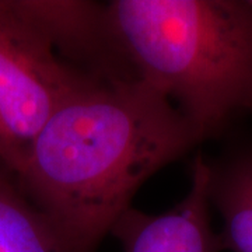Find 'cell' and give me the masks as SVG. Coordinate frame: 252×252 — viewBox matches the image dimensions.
<instances>
[{
    "instance_id": "cell-1",
    "label": "cell",
    "mask_w": 252,
    "mask_h": 252,
    "mask_svg": "<svg viewBox=\"0 0 252 252\" xmlns=\"http://www.w3.org/2000/svg\"><path fill=\"white\" fill-rule=\"evenodd\" d=\"M200 142L143 81H89L49 118L16 180L64 252H95L137 189Z\"/></svg>"
},
{
    "instance_id": "cell-2",
    "label": "cell",
    "mask_w": 252,
    "mask_h": 252,
    "mask_svg": "<svg viewBox=\"0 0 252 252\" xmlns=\"http://www.w3.org/2000/svg\"><path fill=\"white\" fill-rule=\"evenodd\" d=\"M109 14L139 80L202 142L252 112V6L241 0H114Z\"/></svg>"
},
{
    "instance_id": "cell-3",
    "label": "cell",
    "mask_w": 252,
    "mask_h": 252,
    "mask_svg": "<svg viewBox=\"0 0 252 252\" xmlns=\"http://www.w3.org/2000/svg\"><path fill=\"white\" fill-rule=\"evenodd\" d=\"M89 81L62 62L18 0H0V167L16 177L49 118Z\"/></svg>"
},
{
    "instance_id": "cell-4",
    "label": "cell",
    "mask_w": 252,
    "mask_h": 252,
    "mask_svg": "<svg viewBox=\"0 0 252 252\" xmlns=\"http://www.w3.org/2000/svg\"><path fill=\"white\" fill-rule=\"evenodd\" d=\"M56 55L91 81L139 80L111 20L108 3L89 0H18Z\"/></svg>"
},
{
    "instance_id": "cell-5",
    "label": "cell",
    "mask_w": 252,
    "mask_h": 252,
    "mask_svg": "<svg viewBox=\"0 0 252 252\" xmlns=\"http://www.w3.org/2000/svg\"><path fill=\"white\" fill-rule=\"evenodd\" d=\"M210 162L196 154L185 198L161 215L130 207L111 230L124 252H221L220 235L210 223Z\"/></svg>"
},
{
    "instance_id": "cell-6",
    "label": "cell",
    "mask_w": 252,
    "mask_h": 252,
    "mask_svg": "<svg viewBox=\"0 0 252 252\" xmlns=\"http://www.w3.org/2000/svg\"><path fill=\"white\" fill-rule=\"evenodd\" d=\"M209 198L223 217V251L252 252V152L210 164Z\"/></svg>"
},
{
    "instance_id": "cell-7",
    "label": "cell",
    "mask_w": 252,
    "mask_h": 252,
    "mask_svg": "<svg viewBox=\"0 0 252 252\" xmlns=\"http://www.w3.org/2000/svg\"><path fill=\"white\" fill-rule=\"evenodd\" d=\"M0 252H64L58 234L27 198L13 174L0 167Z\"/></svg>"
},
{
    "instance_id": "cell-8",
    "label": "cell",
    "mask_w": 252,
    "mask_h": 252,
    "mask_svg": "<svg viewBox=\"0 0 252 252\" xmlns=\"http://www.w3.org/2000/svg\"><path fill=\"white\" fill-rule=\"evenodd\" d=\"M250 3H251V6H252V0H250Z\"/></svg>"
}]
</instances>
